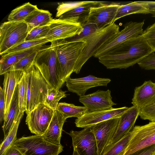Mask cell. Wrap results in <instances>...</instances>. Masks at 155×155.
Here are the masks:
<instances>
[{
	"label": "cell",
	"instance_id": "obj_9",
	"mask_svg": "<svg viewBox=\"0 0 155 155\" xmlns=\"http://www.w3.org/2000/svg\"><path fill=\"white\" fill-rule=\"evenodd\" d=\"M120 5V3H107L101 1L97 4L91 8L84 24H94L98 30L104 28L113 23L117 10Z\"/></svg>",
	"mask_w": 155,
	"mask_h": 155
},
{
	"label": "cell",
	"instance_id": "obj_4",
	"mask_svg": "<svg viewBox=\"0 0 155 155\" xmlns=\"http://www.w3.org/2000/svg\"><path fill=\"white\" fill-rule=\"evenodd\" d=\"M25 73L27 82V114L39 104L44 103L48 89L51 88L33 64Z\"/></svg>",
	"mask_w": 155,
	"mask_h": 155
},
{
	"label": "cell",
	"instance_id": "obj_24",
	"mask_svg": "<svg viewBox=\"0 0 155 155\" xmlns=\"http://www.w3.org/2000/svg\"><path fill=\"white\" fill-rule=\"evenodd\" d=\"M53 20L52 14L49 11L38 8L29 15L24 21L28 24L29 32L35 27L50 25Z\"/></svg>",
	"mask_w": 155,
	"mask_h": 155
},
{
	"label": "cell",
	"instance_id": "obj_22",
	"mask_svg": "<svg viewBox=\"0 0 155 155\" xmlns=\"http://www.w3.org/2000/svg\"><path fill=\"white\" fill-rule=\"evenodd\" d=\"M44 46V45L37 46L2 55L0 61V75H4L12 66L27 55L35 51L40 50Z\"/></svg>",
	"mask_w": 155,
	"mask_h": 155
},
{
	"label": "cell",
	"instance_id": "obj_5",
	"mask_svg": "<svg viewBox=\"0 0 155 155\" xmlns=\"http://www.w3.org/2000/svg\"><path fill=\"white\" fill-rule=\"evenodd\" d=\"M119 28L118 25L113 23L84 39L87 44L76 62L74 72L79 73L85 62L94 56L103 45L118 33Z\"/></svg>",
	"mask_w": 155,
	"mask_h": 155
},
{
	"label": "cell",
	"instance_id": "obj_26",
	"mask_svg": "<svg viewBox=\"0 0 155 155\" xmlns=\"http://www.w3.org/2000/svg\"><path fill=\"white\" fill-rule=\"evenodd\" d=\"M136 131V127L135 126L124 137L105 148L102 155H123Z\"/></svg>",
	"mask_w": 155,
	"mask_h": 155
},
{
	"label": "cell",
	"instance_id": "obj_38",
	"mask_svg": "<svg viewBox=\"0 0 155 155\" xmlns=\"http://www.w3.org/2000/svg\"><path fill=\"white\" fill-rule=\"evenodd\" d=\"M137 64L145 70H155V51L149 54Z\"/></svg>",
	"mask_w": 155,
	"mask_h": 155
},
{
	"label": "cell",
	"instance_id": "obj_23",
	"mask_svg": "<svg viewBox=\"0 0 155 155\" xmlns=\"http://www.w3.org/2000/svg\"><path fill=\"white\" fill-rule=\"evenodd\" d=\"M20 112L18 99V87L17 86L7 114L5 116L2 127L5 138L8 134L11 128L16 116Z\"/></svg>",
	"mask_w": 155,
	"mask_h": 155
},
{
	"label": "cell",
	"instance_id": "obj_18",
	"mask_svg": "<svg viewBox=\"0 0 155 155\" xmlns=\"http://www.w3.org/2000/svg\"><path fill=\"white\" fill-rule=\"evenodd\" d=\"M139 108L133 105L120 117L116 132L105 148L120 140L132 130L139 116Z\"/></svg>",
	"mask_w": 155,
	"mask_h": 155
},
{
	"label": "cell",
	"instance_id": "obj_20",
	"mask_svg": "<svg viewBox=\"0 0 155 155\" xmlns=\"http://www.w3.org/2000/svg\"><path fill=\"white\" fill-rule=\"evenodd\" d=\"M66 119L60 112L55 110L46 130L42 136L50 143L57 145L61 144L63 127Z\"/></svg>",
	"mask_w": 155,
	"mask_h": 155
},
{
	"label": "cell",
	"instance_id": "obj_39",
	"mask_svg": "<svg viewBox=\"0 0 155 155\" xmlns=\"http://www.w3.org/2000/svg\"><path fill=\"white\" fill-rule=\"evenodd\" d=\"M139 116L143 120L155 121V104L144 108L140 109Z\"/></svg>",
	"mask_w": 155,
	"mask_h": 155
},
{
	"label": "cell",
	"instance_id": "obj_43",
	"mask_svg": "<svg viewBox=\"0 0 155 155\" xmlns=\"http://www.w3.org/2000/svg\"><path fill=\"white\" fill-rule=\"evenodd\" d=\"M2 155H23L18 149L14 145H12Z\"/></svg>",
	"mask_w": 155,
	"mask_h": 155
},
{
	"label": "cell",
	"instance_id": "obj_12",
	"mask_svg": "<svg viewBox=\"0 0 155 155\" xmlns=\"http://www.w3.org/2000/svg\"><path fill=\"white\" fill-rule=\"evenodd\" d=\"M136 131L123 155H130L155 144V121L142 126H136Z\"/></svg>",
	"mask_w": 155,
	"mask_h": 155
},
{
	"label": "cell",
	"instance_id": "obj_15",
	"mask_svg": "<svg viewBox=\"0 0 155 155\" xmlns=\"http://www.w3.org/2000/svg\"><path fill=\"white\" fill-rule=\"evenodd\" d=\"M120 117L112 118L91 127L96 140L99 155H102L117 130Z\"/></svg>",
	"mask_w": 155,
	"mask_h": 155
},
{
	"label": "cell",
	"instance_id": "obj_3",
	"mask_svg": "<svg viewBox=\"0 0 155 155\" xmlns=\"http://www.w3.org/2000/svg\"><path fill=\"white\" fill-rule=\"evenodd\" d=\"M34 64L49 86L59 90L64 84L61 79L56 52L52 44L45 46L38 51Z\"/></svg>",
	"mask_w": 155,
	"mask_h": 155
},
{
	"label": "cell",
	"instance_id": "obj_6",
	"mask_svg": "<svg viewBox=\"0 0 155 155\" xmlns=\"http://www.w3.org/2000/svg\"><path fill=\"white\" fill-rule=\"evenodd\" d=\"M23 155H58L63 147L52 144L42 136L35 135L17 139L13 144Z\"/></svg>",
	"mask_w": 155,
	"mask_h": 155
},
{
	"label": "cell",
	"instance_id": "obj_41",
	"mask_svg": "<svg viewBox=\"0 0 155 155\" xmlns=\"http://www.w3.org/2000/svg\"><path fill=\"white\" fill-rule=\"evenodd\" d=\"M5 107V94L3 88H0V122L1 123L4 121Z\"/></svg>",
	"mask_w": 155,
	"mask_h": 155
},
{
	"label": "cell",
	"instance_id": "obj_29",
	"mask_svg": "<svg viewBox=\"0 0 155 155\" xmlns=\"http://www.w3.org/2000/svg\"><path fill=\"white\" fill-rule=\"evenodd\" d=\"M37 5L29 2L26 3L13 10L9 15V21H24L25 19L34 11L38 9Z\"/></svg>",
	"mask_w": 155,
	"mask_h": 155
},
{
	"label": "cell",
	"instance_id": "obj_36",
	"mask_svg": "<svg viewBox=\"0 0 155 155\" xmlns=\"http://www.w3.org/2000/svg\"><path fill=\"white\" fill-rule=\"evenodd\" d=\"M49 25L34 28L29 32L25 41L45 38L49 30Z\"/></svg>",
	"mask_w": 155,
	"mask_h": 155
},
{
	"label": "cell",
	"instance_id": "obj_46",
	"mask_svg": "<svg viewBox=\"0 0 155 155\" xmlns=\"http://www.w3.org/2000/svg\"><path fill=\"white\" fill-rule=\"evenodd\" d=\"M153 155H155V153Z\"/></svg>",
	"mask_w": 155,
	"mask_h": 155
},
{
	"label": "cell",
	"instance_id": "obj_21",
	"mask_svg": "<svg viewBox=\"0 0 155 155\" xmlns=\"http://www.w3.org/2000/svg\"><path fill=\"white\" fill-rule=\"evenodd\" d=\"M23 73L21 71H11L4 74L3 89L5 100V117L8 110L15 89Z\"/></svg>",
	"mask_w": 155,
	"mask_h": 155
},
{
	"label": "cell",
	"instance_id": "obj_2",
	"mask_svg": "<svg viewBox=\"0 0 155 155\" xmlns=\"http://www.w3.org/2000/svg\"><path fill=\"white\" fill-rule=\"evenodd\" d=\"M57 56L61 79L63 84L74 72L78 59L87 44L86 40L65 39L52 41Z\"/></svg>",
	"mask_w": 155,
	"mask_h": 155
},
{
	"label": "cell",
	"instance_id": "obj_7",
	"mask_svg": "<svg viewBox=\"0 0 155 155\" xmlns=\"http://www.w3.org/2000/svg\"><path fill=\"white\" fill-rule=\"evenodd\" d=\"M29 32L28 24L24 21H9L0 27V54L25 41Z\"/></svg>",
	"mask_w": 155,
	"mask_h": 155
},
{
	"label": "cell",
	"instance_id": "obj_34",
	"mask_svg": "<svg viewBox=\"0 0 155 155\" xmlns=\"http://www.w3.org/2000/svg\"><path fill=\"white\" fill-rule=\"evenodd\" d=\"M19 105L20 111H26L27 101V82L25 73L23 74L18 84Z\"/></svg>",
	"mask_w": 155,
	"mask_h": 155
},
{
	"label": "cell",
	"instance_id": "obj_44",
	"mask_svg": "<svg viewBox=\"0 0 155 155\" xmlns=\"http://www.w3.org/2000/svg\"><path fill=\"white\" fill-rule=\"evenodd\" d=\"M145 7L148 9L149 13L155 17V1H143Z\"/></svg>",
	"mask_w": 155,
	"mask_h": 155
},
{
	"label": "cell",
	"instance_id": "obj_10",
	"mask_svg": "<svg viewBox=\"0 0 155 155\" xmlns=\"http://www.w3.org/2000/svg\"><path fill=\"white\" fill-rule=\"evenodd\" d=\"M54 111L44 103H41L28 113L25 122L31 133L42 136L51 121Z\"/></svg>",
	"mask_w": 155,
	"mask_h": 155
},
{
	"label": "cell",
	"instance_id": "obj_8",
	"mask_svg": "<svg viewBox=\"0 0 155 155\" xmlns=\"http://www.w3.org/2000/svg\"><path fill=\"white\" fill-rule=\"evenodd\" d=\"M82 30V25L78 17L53 19L45 38L51 42L73 38L80 35Z\"/></svg>",
	"mask_w": 155,
	"mask_h": 155
},
{
	"label": "cell",
	"instance_id": "obj_42",
	"mask_svg": "<svg viewBox=\"0 0 155 155\" xmlns=\"http://www.w3.org/2000/svg\"><path fill=\"white\" fill-rule=\"evenodd\" d=\"M155 153V144L140 150L130 155H153Z\"/></svg>",
	"mask_w": 155,
	"mask_h": 155
},
{
	"label": "cell",
	"instance_id": "obj_33",
	"mask_svg": "<svg viewBox=\"0 0 155 155\" xmlns=\"http://www.w3.org/2000/svg\"><path fill=\"white\" fill-rule=\"evenodd\" d=\"M39 51H35L27 55L12 66L7 72L16 70L21 71L23 72L26 71L34 64L35 57Z\"/></svg>",
	"mask_w": 155,
	"mask_h": 155
},
{
	"label": "cell",
	"instance_id": "obj_17",
	"mask_svg": "<svg viewBox=\"0 0 155 155\" xmlns=\"http://www.w3.org/2000/svg\"><path fill=\"white\" fill-rule=\"evenodd\" d=\"M111 81L109 78H97L90 75L79 78L70 77L66 81L65 85L69 91L80 97L85 95L87 91L91 88L107 86Z\"/></svg>",
	"mask_w": 155,
	"mask_h": 155
},
{
	"label": "cell",
	"instance_id": "obj_25",
	"mask_svg": "<svg viewBox=\"0 0 155 155\" xmlns=\"http://www.w3.org/2000/svg\"><path fill=\"white\" fill-rule=\"evenodd\" d=\"M149 14L143 1L132 2L125 5H120L117 10L113 23L119 19L134 14Z\"/></svg>",
	"mask_w": 155,
	"mask_h": 155
},
{
	"label": "cell",
	"instance_id": "obj_1",
	"mask_svg": "<svg viewBox=\"0 0 155 155\" xmlns=\"http://www.w3.org/2000/svg\"><path fill=\"white\" fill-rule=\"evenodd\" d=\"M153 51L141 35L123 42L98 58L107 69H126Z\"/></svg>",
	"mask_w": 155,
	"mask_h": 155
},
{
	"label": "cell",
	"instance_id": "obj_19",
	"mask_svg": "<svg viewBox=\"0 0 155 155\" xmlns=\"http://www.w3.org/2000/svg\"><path fill=\"white\" fill-rule=\"evenodd\" d=\"M132 104L142 109L155 104V83L145 81L134 91Z\"/></svg>",
	"mask_w": 155,
	"mask_h": 155
},
{
	"label": "cell",
	"instance_id": "obj_40",
	"mask_svg": "<svg viewBox=\"0 0 155 155\" xmlns=\"http://www.w3.org/2000/svg\"><path fill=\"white\" fill-rule=\"evenodd\" d=\"M83 30L79 35L72 38V40L84 39L96 32L98 30L96 25L93 24H84L82 25Z\"/></svg>",
	"mask_w": 155,
	"mask_h": 155
},
{
	"label": "cell",
	"instance_id": "obj_28",
	"mask_svg": "<svg viewBox=\"0 0 155 155\" xmlns=\"http://www.w3.org/2000/svg\"><path fill=\"white\" fill-rule=\"evenodd\" d=\"M24 114V112L20 111L14 120L11 128L7 136L4 139L0 145V155L2 154L12 145H13L17 139V132L19 125Z\"/></svg>",
	"mask_w": 155,
	"mask_h": 155
},
{
	"label": "cell",
	"instance_id": "obj_16",
	"mask_svg": "<svg viewBox=\"0 0 155 155\" xmlns=\"http://www.w3.org/2000/svg\"><path fill=\"white\" fill-rule=\"evenodd\" d=\"M79 101L87 110V112L111 109L117 104L112 100L111 91L99 90L93 93L80 97Z\"/></svg>",
	"mask_w": 155,
	"mask_h": 155
},
{
	"label": "cell",
	"instance_id": "obj_11",
	"mask_svg": "<svg viewBox=\"0 0 155 155\" xmlns=\"http://www.w3.org/2000/svg\"><path fill=\"white\" fill-rule=\"evenodd\" d=\"M144 21L140 22L130 21L127 23L124 28L103 45L93 56L98 58L123 42L142 35Z\"/></svg>",
	"mask_w": 155,
	"mask_h": 155
},
{
	"label": "cell",
	"instance_id": "obj_32",
	"mask_svg": "<svg viewBox=\"0 0 155 155\" xmlns=\"http://www.w3.org/2000/svg\"><path fill=\"white\" fill-rule=\"evenodd\" d=\"M48 42H50L46 38L25 41L9 49L3 54L25 50L37 46H44V45Z\"/></svg>",
	"mask_w": 155,
	"mask_h": 155
},
{
	"label": "cell",
	"instance_id": "obj_35",
	"mask_svg": "<svg viewBox=\"0 0 155 155\" xmlns=\"http://www.w3.org/2000/svg\"><path fill=\"white\" fill-rule=\"evenodd\" d=\"M94 1H81L62 2L58 3L56 17L59 18L64 13L69 12L75 8L82 5L92 3Z\"/></svg>",
	"mask_w": 155,
	"mask_h": 155
},
{
	"label": "cell",
	"instance_id": "obj_30",
	"mask_svg": "<svg viewBox=\"0 0 155 155\" xmlns=\"http://www.w3.org/2000/svg\"><path fill=\"white\" fill-rule=\"evenodd\" d=\"M101 1H94L92 3L77 7L61 16L59 18H63L71 17L79 18V21L82 25L84 24L89 13L91 8L96 5Z\"/></svg>",
	"mask_w": 155,
	"mask_h": 155
},
{
	"label": "cell",
	"instance_id": "obj_13",
	"mask_svg": "<svg viewBox=\"0 0 155 155\" xmlns=\"http://www.w3.org/2000/svg\"><path fill=\"white\" fill-rule=\"evenodd\" d=\"M68 134L71 137L74 150L79 155H99L96 140L91 127L79 131L71 130Z\"/></svg>",
	"mask_w": 155,
	"mask_h": 155
},
{
	"label": "cell",
	"instance_id": "obj_14",
	"mask_svg": "<svg viewBox=\"0 0 155 155\" xmlns=\"http://www.w3.org/2000/svg\"><path fill=\"white\" fill-rule=\"evenodd\" d=\"M129 108L124 107L100 111L88 112L78 118L74 122L76 127H91L110 119L120 117Z\"/></svg>",
	"mask_w": 155,
	"mask_h": 155
},
{
	"label": "cell",
	"instance_id": "obj_27",
	"mask_svg": "<svg viewBox=\"0 0 155 155\" xmlns=\"http://www.w3.org/2000/svg\"><path fill=\"white\" fill-rule=\"evenodd\" d=\"M56 110L60 112L67 119L71 117L78 118L88 112L87 109L84 106H77L66 102L59 103Z\"/></svg>",
	"mask_w": 155,
	"mask_h": 155
},
{
	"label": "cell",
	"instance_id": "obj_45",
	"mask_svg": "<svg viewBox=\"0 0 155 155\" xmlns=\"http://www.w3.org/2000/svg\"><path fill=\"white\" fill-rule=\"evenodd\" d=\"M73 155H79L78 153L75 150H74Z\"/></svg>",
	"mask_w": 155,
	"mask_h": 155
},
{
	"label": "cell",
	"instance_id": "obj_37",
	"mask_svg": "<svg viewBox=\"0 0 155 155\" xmlns=\"http://www.w3.org/2000/svg\"><path fill=\"white\" fill-rule=\"evenodd\" d=\"M142 35L153 51H155V23L148 27L143 31Z\"/></svg>",
	"mask_w": 155,
	"mask_h": 155
},
{
	"label": "cell",
	"instance_id": "obj_31",
	"mask_svg": "<svg viewBox=\"0 0 155 155\" xmlns=\"http://www.w3.org/2000/svg\"><path fill=\"white\" fill-rule=\"evenodd\" d=\"M65 93L66 91L50 88L48 90L44 103L55 110L60 100L66 97Z\"/></svg>",
	"mask_w": 155,
	"mask_h": 155
}]
</instances>
